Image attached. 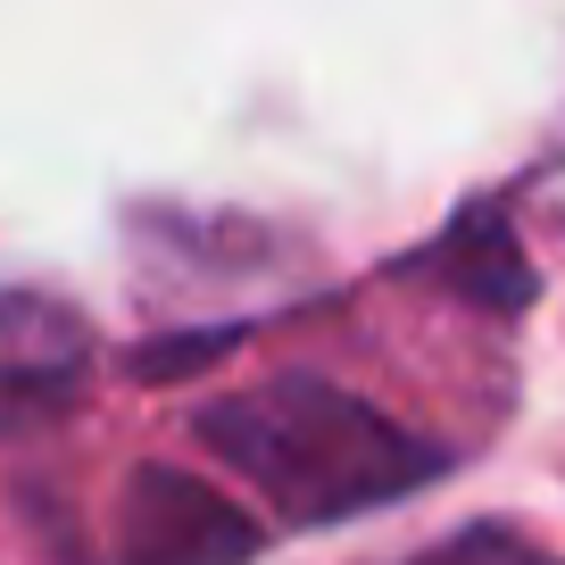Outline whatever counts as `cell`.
I'll use <instances>...</instances> for the list:
<instances>
[{"instance_id": "3957f363", "label": "cell", "mask_w": 565, "mask_h": 565, "mask_svg": "<svg viewBox=\"0 0 565 565\" xmlns=\"http://www.w3.org/2000/svg\"><path fill=\"white\" fill-rule=\"evenodd\" d=\"M407 565H565V557L541 548V541H524V532H508V524H475V532L424 548V557H407Z\"/></svg>"}, {"instance_id": "7a4b0ae2", "label": "cell", "mask_w": 565, "mask_h": 565, "mask_svg": "<svg viewBox=\"0 0 565 565\" xmlns=\"http://www.w3.org/2000/svg\"><path fill=\"white\" fill-rule=\"evenodd\" d=\"M258 548V515L192 466H134L108 515V565H249Z\"/></svg>"}, {"instance_id": "6da1fadb", "label": "cell", "mask_w": 565, "mask_h": 565, "mask_svg": "<svg viewBox=\"0 0 565 565\" xmlns=\"http://www.w3.org/2000/svg\"><path fill=\"white\" fill-rule=\"evenodd\" d=\"M192 441L225 475H242L282 524H350L449 475V449L433 433L324 374H266L249 391H225L192 416Z\"/></svg>"}]
</instances>
